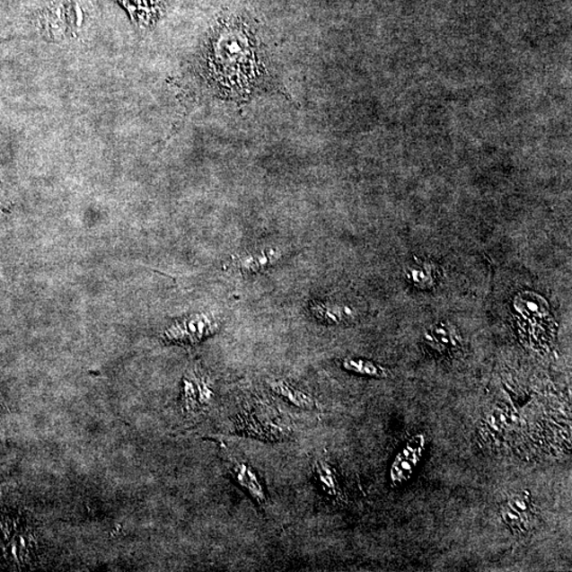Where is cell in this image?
Wrapping results in <instances>:
<instances>
[{
	"instance_id": "obj_3",
	"label": "cell",
	"mask_w": 572,
	"mask_h": 572,
	"mask_svg": "<svg viewBox=\"0 0 572 572\" xmlns=\"http://www.w3.org/2000/svg\"><path fill=\"white\" fill-rule=\"evenodd\" d=\"M269 386L271 391L278 394V396L285 398L291 404L297 406L298 409L306 410H312L316 409L314 398L311 397L309 393L302 392L300 389L288 384V383L285 381L271 382Z\"/></svg>"
},
{
	"instance_id": "obj_1",
	"label": "cell",
	"mask_w": 572,
	"mask_h": 572,
	"mask_svg": "<svg viewBox=\"0 0 572 572\" xmlns=\"http://www.w3.org/2000/svg\"><path fill=\"white\" fill-rule=\"evenodd\" d=\"M217 330L219 323L214 318L206 314H196L176 321L164 331L163 339L171 344L193 346L214 335Z\"/></svg>"
},
{
	"instance_id": "obj_7",
	"label": "cell",
	"mask_w": 572,
	"mask_h": 572,
	"mask_svg": "<svg viewBox=\"0 0 572 572\" xmlns=\"http://www.w3.org/2000/svg\"><path fill=\"white\" fill-rule=\"evenodd\" d=\"M344 367L347 370L354 371L362 374L381 376L382 371L377 368L376 365L368 362L354 361V359H346L344 362Z\"/></svg>"
},
{
	"instance_id": "obj_6",
	"label": "cell",
	"mask_w": 572,
	"mask_h": 572,
	"mask_svg": "<svg viewBox=\"0 0 572 572\" xmlns=\"http://www.w3.org/2000/svg\"><path fill=\"white\" fill-rule=\"evenodd\" d=\"M198 400V391L196 380L185 379L182 383L181 405L186 411L197 409Z\"/></svg>"
},
{
	"instance_id": "obj_5",
	"label": "cell",
	"mask_w": 572,
	"mask_h": 572,
	"mask_svg": "<svg viewBox=\"0 0 572 572\" xmlns=\"http://www.w3.org/2000/svg\"><path fill=\"white\" fill-rule=\"evenodd\" d=\"M280 252L277 250L263 251L258 256H245L237 261L238 268L247 273H256V271L267 268L271 264L278 261Z\"/></svg>"
},
{
	"instance_id": "obj_2",
	"label": "cell",
	"mask_w": 572,
	"mask_h": 572,
	"mask_svg": "<svg viewBox=\"0 0 572 572\" xmlns=\"http://www.w3.org/2000/svg\"><path fill=\"white\" fill-rule=\"evenodd\" d=\"M232 474L235 482L245 489L259 505H264L268 501L267 493L255 471L244 462H237L232 469Z\"/></svg>"
},
{
	"instance_id": "obj_4",
	"label": "cell",
	"mask_w": 572,
	"mask_h": 572,
	"mask_svg": "<svg viewBox=\"0 0 572 572\" xmlns=\"http://www.w3.org/2000/svg\"><path fill=\"white\" fill-rule=\"evenodd\" d=\"M312 471H314L318 486L322 491L329 497H338L339 493V481L331 465L322 462V460H316L312 464Z\"/></svg>"
}]
</instances>
